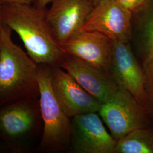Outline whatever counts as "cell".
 <instances>
[{
  "label": "cell",
  "mask_w": 153,
  "mask_h": 153,
  "mask_svg": "<svg viewBox=\"0 0 153 153\" xmlns=\"http://www.w3.org/2000/svg\"><path fill=\"white\" fill-rule=\"evenodd\" d=\"M45 10L33 4L4 5L2 21L18 35L27 53L36 64L59 66L66 53L52 33Z\"/></svg>",
  "instance_id": "obj_1"
},
{
  "label": "cell",
  "mask_w": 153,
  "mask_h": 153,
  "mask_svg": "<svg viewBox=\"0 0 153 153\" xmlns=\"http://www.w3.org/2000/svg\"><path fill=\"white\" fill-rule=\"evenodd\" d=\"M11 33L3 23L0 31V105L40 95L38 64L13 41Z\"/></svg>",
  "instance_id": "obj_2"
},
{
  "label": "cell",
  "mask_w": 153,
  "mask_h": 153,
  "mask_svg": "<svg viewBox=\"0 0 153 153\" xmlns=\"http://www.w3.org/2000/svg\"><path fill=\"white\" fill-rule=\"evenodd\" d=\"M43 130L39 98L21 99L0 105V143L7 153L35 152Z\"/></svg>",
  "instance_id": "obj_3"
},
{
  "label": "cell",
  "mask_w": 153,
  "mask_h": 153,
  "mask_svg": "<svg viewBox=\"0 0 153 153\" xmlns=\"http://www.w3.org/2000/svg\"><path fill=\"white\" fill-rule=\"evenodd\" d=\"M38 82L43 130L35 152L68 151L70 150L71 118L64 112L55 97L50 66L38 65Z\"/></svg>",
  "instance_id": "obj_4"
},
{
  "label": "cell",
  "mask_w": 153,
  "mask_h": 153,
  "mask_svg": "<svg viewBox=\"0 0 153 153\" xmlns=\"http://www.w3.org/2000/svg\"><path fill=\"white\" fill-rule=\"evenodd\" d=\"M98 112L116 141L136 129L153 126L146 109L120 86Z\"/></svg>",
  "instance_id": "obj_5"
},
{
  "label": "cell",
  "mask_w": 153,
  "mask_h": 153,
  "mask_svg": "<svg viewBox=\"0 0 153 153\" xmlns=\"http://www.w3.org/2000/svg\"><path fill=\"white\" fill-rule=\"evenodd\" d=\"M132 14L131 44L144 73L146 109L153 126V0Z\"/></svg>",
  "instance_id": "obj_6"
},
{
  "label": "cell",
  "mask_w": 153,
  "mask_h": 153,
  "mask_svg": "<svg viewBox=\"0 0 153 153\" xmlns=\"http://www.w3.org/2000/svg\"><path fill=\"white\" fill-rule=\"evenodd\" d=\"M132 15L117 0H101L94 6L81 30L97 31L112 41L129 43Z\"/></svg>",
  "instance_id": "obj_7"
},
{
  "label": "cell",
  "mask_w": 153,
  "mask_h": 153,
  "mask_svg": "<svg viewBox=\"0 0 153 153\" xmlns=\"http://www.w3.org/2000/svg\"><path fill=\"white\" fill-rule=\"evenodd\" d=\"M117 141L97 112L71 118L70 151L76 153H115Z\"/></svg>",
  "instance_id": "obj_8"
},
{
  "label": "cell",
  "mask_w": 153,
  "mask_h": 153,
  "mask_svg": "<svg viewBox=\"0 0 153 153\" xmlns=\"http://www.w3.org/2000/svg\"><path fill=\"white\" fill-rule=\"evenodd\" d=\"M111 74L119 86L146 109L144 73L131 42L112 41Z\"/></svg>",
  "instance_id": "obj_9"
},
{
  "label": "cell",
  "mask_w": 153,
  "mask_h": 153,
  "mask_svg": "<svg viewBox=\"0 0 153 153\" xmlns=\"http://www.w3.org/2000/svg\"><path fill=\"white\" fill-rule=\"evenodd\" d=\"M45 16L55 39L61 45L79 31L94 7L91 0H52Z\"/></svg>",
  "instance_id": "obj_10"
},
{
  "label": "cell",
  "mask_w": 153,
  "mask_h": 153,
  "mask_svg": "<svg viewBox=\"0 0 153 153\" xmlns=\"http://www.w3.org/2000/svg\"><path fill=\"white\" fill-rule=\"evenodd\" d=\"M55 97L62 109L71 118L90 112H98L101 104L59 66H51Z\"/></svg>",
  "instance_id": "obj_11"
},
{
  "label": "cell",
  "mask_w": 153,
  "mask_h": 153,
  "mask_svg": "<svg viewBox=\"0 0 153 153\" xmlns=\"http://www.w3.org/2000/svg\"><path fill=\"white\" fill-rule=\"evenodd\" d=\"M60 45L66 53L111 75L112 40L104 34L80 30Z\"/></svg>",
  "instance_id": "obj_12"
},
{
  "label": "cell",
  "mask_w": 153,
  "mask_h": 153,
  "mask_svg": "<svg viewBox=\"0 0 153 153\" xmlns=\"http://www.w3.org/2000/svg\"><path fill=\"white\" fill-rule=\"evenodd\" d=\"M59 66L101 104L112 98L120 88L111 74L73 56L66 53Z\"/></svg>",
  "instance_id": "obj_13"
},
{
  "label": "cell",
  "mask_w": 153,
  "mask_h": 153,
  "mask_svg": "<svg viewBox=\"0 0 153 153\" xmlns=\"http://www.w3.org/2000/svg\"><path fill=\"white\" fill-rule=\"evenodd\" d=\"M115 153H153V126L137 128L118 140Z\"/></svg>",
  "instance_id": "obj_14"
},
{
  "label": "cell",
  "mask_w": 153,
  "mask_h": 153,
  "mask_svg": "<svg viewBox=\"0 0 153 153\" xmlns=\"http://www.w3.org/2000/svg\"><path fill=\"white\" fill-rule=\"evenodd\" d=\"M121 5L132 13L138 11L145 5L150 0H117Z\"/></svg>",
  "instance_id": "obj_15"
},
{
  "label": "cell",
  "mask_w": 153,
  "mask_h": 153,
  "mask_svg": "<svg viewBox=\"0 0 153 153\" xmlns=\"http://www.w3.org/2000/svg\"><path fill=\"white\" fill-rule=\"evenodd\" d=\"M35 0H0L1 5L7 4H33Z\"/></svg>",
  "instance_id": "obj_16"
},
{
  "label": "cell",
  "mask_w": 153,
  "mask_h": 153,
  "mask_svg": "<svg viewBox=\"0 0 153 153\" xmlns=\"http://www.w3.org/2000/svg\"><path fill=\"white\" fill-rule=\"evenodd\" d=\"M51 1L52 0H35L33 5L39 9H45L46 6L51 3Z\"/></svg>",
  "instance_id": "obj_17"
},
{
  "label": "cell",
  "mask_w": 153,
  "mask_h": 153,
  "mask_svg": "<svg viewBox=\"0 0 153 153\" xmlns=\"http://www.w3.org/2000/svg\"><path fill=\"white\" fill-rule=\"evenodd\" d=\"M1 9H2V5L0 4V31L3 25V23L2 21V16H1Z\"/></svg>",
  "instance_id": "obj_18"
},
{
  "label": "cell",
  "mask_w": 153,
  "mask_h": 153,
  "mask_svg": "<svg viewBox=\"0 0 153 153\" xmlns=\"http://www.w3.org/2000/svg\"><path fill=\"white\" fill-rule=\"evenodd\" d=\"M0 153H7L5 148L0 143Z\"/></svg>",
  "instance_id": "obj_19"
},
{
  "label": "cell",
  "mask_w": 153,
  "mask_h": 153,
  "mask_svg": "<svg viewBox=\"0 0 153 153\" xmlns=\"http://www.w3.org/2000/svg\"><path fill=\"white\" fill-rule=\"evenodd\" d=\"M101 0H91V1H92V2L93 3V4H94V5L95 6L97 4H98L99 1H100Z\"/></svg>",
  "instance_id": "obj_20"
}]
</instances>
